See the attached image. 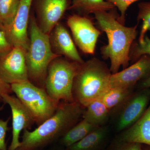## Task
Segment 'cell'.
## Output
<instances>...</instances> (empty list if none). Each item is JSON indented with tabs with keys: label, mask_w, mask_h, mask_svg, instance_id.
<instances>
[{
	"label": "cell",
	"mask_w": 150,
	"mask_h": 150,
	"mask_svg": "<svg viewBox=\"0 0 150 150\" xmlns=\"http://www.w3.org/2000/svg\"><path fill=\"white\" fill-rule=\"evenodd\" d=\"M134 88L115 87L109 89L101 98L111 113H118L123 105L133 94Z\"/></svg>",
	"instance_id": "cell-17"
},
{
	"label": "cell",
	"mask_w": 150,
	"mask_h": 150,
	"mask_svg": "<svg viewBox=\"0 0 150 150\" xmlns=\"http://www.w3.org/2000/svg\"><path fill=\"white\" fill-rule=\"evenodd\" d=\"M142 150H150V146L148 145L142 144Z\"/></svg>",
	"instance_id": "cell-30"
},
{
	"label": "cell",
	"mask_w": 150,
	"mask_h": 150,
	"mask_svg": "<svg viewBox=\"0 0 150 150\" xmlns=\"http://www.w3.org/2000/svg\"><path fill=\"white\" fill-rule=\"evenodd\" d=\"M98 127L82 118L59 140V145L65 149L69 147L82 139Z\"/></svg>",
	"instance_id": "cell-18"
},
{
	"label": "cell",
	"mask_w": 150,
	"mask_h": 150,
	"mask_svg": "<svg viewBox=\"0 0 150 150\" xmlns=\"http://www.w3.org/2000/svg\"><path fill=\"white\" fill-rule=\"evenodd\" d=\"M112 4L105 0H71L70 8L77 10L86 15L97 11H108L114 9Z\"/></svg>",
	"instance_id": "cell-20"
},
{
	"label": "cell",
	"mask_w": 150,
	"mask_h": 150,
	"mask_svg": "<svg viewBox=\"0 0 150 150\" xmlns=\"http://www.w3.org/2000/svg\"><path fill=\"white\" fill-rule=\"evenodd\" d=\"M112 73L105 62L96 58L81 64L73 82L72 93L75 102L85 108L100 99L110 89Z\"/></svg>",
	"instance_id": "cell-3"
},
{
	"label": "cell",
	"mask_w": 150,
	"mask_h": 150,
	"mask_svg": "<svg viewBox=\"0 0 150 150\" xmlns=\"http://www.w3.org/2000/svg\"><path fill=\"white\" fill-rule=\"evenodd\" d=\"M52 150H65V149L60 145V146L59 147L55 148L54 149Z\"/></svg>",
	"instance_id": "cell-32"
},
{
	"label": "cell",
	"mask_w": 150,
	"mask_h": 150,
	"mask_svg": "<svg viewBox=\"0 0 150 150\" xmlns=\"http://www.w3.org/2000/svg\"><path fill=\"white\" fill-rule=\"evenodd\" d=\"M33 0H21L18 10L11 25L5 30L8 40L13 46H20L26 51L29 45L28 28Z\"/></svg>",
	"instance_id": "cell-11"
},
{
	"label": "cell",
	"mask_w": 150,
	"mask_h": 150,
	"mask_svg": "<svg viewBox=\"0 0 150 150\" xmlns=\"http://www.w3.org/2000/svg\"><path fill=\"white\" fill-rule=\"evenodd\" d=\"M140 87L143 89L149 88H150V76L141 81Z\"/></svg>",
	"instance_id": "cell-29"
},
{
	"label": "cell",
	"mask_w": 150,
	"mask_h": 150,
	"mask_svg": "<svg viewBox=\"0 0 150 150\" xmlns=\"http://www.w3.org/2000/svg\"><path fill=\"white\" fill-rule=\"evenodd\" d=\"M13 47L8 40L5 31L0 30V58L8 54Z\"/></svg>",
	"instance_id": "cell-26"
},
{
	"label": "cell",
	"mask_w": 150,
	"mask_h": 150,
	"mask_svg": "<svg viewBox=\"0 0 150 150\" xmlns=\"http://www.w3.org/2000/svg\"><path fill=\"white\" fill-rule=\"evenodd\" d=\"M85 108L77 103L61 101L54 115L33 131H23L16 150H42L59 142L83 118Z\"/></svg>",
	"instance_id": "cell-1"
},
{
	"label": "cell",
	"mask_w": 150,
	"mask_h": 150,
	"mask_svg": "<svg viewBox=\"0 0 150 150\" xmlns=\"http://www.w3.org/2000/svg\"><path fill=\"white\" fill-rule=\"evenodd\" d=\"M105 150H142V144L122 142L115 139Z\"/></svg>",
	"instance_id": "cell-25"
},
{
	"label": "cell",
	"mask_w": 150,
	"mask_h": 150,
	"mask_svg": "<svg viewBox=\"0 0 150 150\" xmlns=\"http://www.w3.org/2000/svg\"><path fill=\"white\" fill-rule=\"evenodd\" d=\"M144 55L150 56V38L147 35L142 42L134 41L130 49L129 61L134 64Z\"/></svg>",
	"instance_id": "cell-23"
},
{
	"label": "cell",
	"mask_w": 150,
	"mask_h": 150,
	"mask_svg": "<svg viewBox=\"0 0 150 150\" xmlns=\"http://www.w3.org/2000/svg\"><path fill=\"white\" fill-rule=\"evenodd\" d=\"M11 85L6 83L0 78V103H3L2 95L4 94H11L12 93Z\"/></svg>",
	"instance_id": "cell-28"
},
{
	"label": "cell",
	"mask_w": 150,
	"mask_h": 150,
	"mask_svg": "<svg viewBox=\"0 0 150 150\" xmlns=\"http://www.w3.org/2000/svg\"><path fill=\"white\" fill-rule=\"evenodd\" d=\"M25 52L20 46H14L0 58V78L6 83H20L29 81L25 61Z\"/></svg>",
	"instance_id": "cell-8"
},
{
	"label": "cell",
	"mask_w": 150,
	"mask_h": 150,
	"mask_svg": "<svg viewBox=\"0 0 150 150\" xmlns=\"http://www.w3.org/2000/svg\"><path fill=\"white\" fill-rule=\"evenodd\" d=\"M112 4L117 7L120 12V15L118 18V21L123 25L126 21V13L129 6L139 0H105Z\"/></svg>",
	"instance_id": "cell-24"
},
{
	"label": "cell",
	"mask_w": 150,
	"mask_h": 150,
	"mask_svg": "<svg viewBox=\"0 0 150 150\" xmlns=\"http://www.w3.org/2000/svg\"><path fill=\"white\" fill-rule=\"evenodd\" d=\"M49 36L51 48L55 54L80 64L85 62L64 25L58 23L49 33Z\"/></svg>",
	"instance_id": "cell-14"
},
{
	"label": "cell",
	"mask_w": 150,
	"mask_h": 150,
	"mask_svg": "<svg viewBox=\"0 0 150 150\" xmlns=\"http://www.w3.org/2000/svg\"><path fill=\"white\" fill-rule=\"evenodd\" d=\"M113 10L93 13L99 28L107 35L108 43L100 48V52L103 59H110L112 74L118 72L121 67L124 69L129 66L130 49L138 35L139 24L126 27L118 21L119 16Z\"/></svg>",
	"instance_id": "cell-2"
},
{
	"label": "cell",
	"mask_w": 150,
	"mask_h": 150,
	"mask_svg": "<svg viewBox=\"0 0 150 150\" xmlns=\"http://www.w3.org/2000/svg\"><path fill=\"white\" fill-rule=\"evenodd\" d=\"M11 86L13 92L27 108L38 126L56 112L58 106L44 88L38 87L30 81Z\"/></svg>",
	"instance_id": "cell-6"
},
{
	"label": "cell",
	"mask_w": 150,
	"mask_h": 150,
	"mask_svg": "<svg viewBox=\"0 0 150 150\" xmlns=\"http://www.w3.org/2000/svg\"><path fill=\"white\" fill-rule=\"evenodd\" d=\"M119 141L150 146V103L144 114L133 125L121 131Z\"/></svg>",
	"instance_id": "cell-15"
},
{
	"label": "cell",
	"mask_w": 150,
	"mask_h": 150,
	"mask_svg": "<svg viewBox=\"0 0 150 150\" xmlns=\"http://www.w3.org/2000/svg\"><path fill=\"white\" fill-rule=\"evenodd\" d=\"M62 56L50 63L44 85L47 93L57 106L61 101L75 102L72 93L73 82L81 64Z\"/></svg>",
	"instance_id": "cell-5"
},
{
	"label": "cell",
	"mask_w": 150,
	"mask_h": 150,
	"mask_svg": "<svg viewBox=\"0 0 150 150\" xmlns=\"http://www.w3.org/2000/svg\"><path fill=\"white\" fill-rule=\"evenodd\" d=\"M108 138L107 128L100 126L82 139L66 148L65 150H105Z\"/></svg>",
	"instance_id": "cell-16"
},
{
	"label": "cell",
	"mask_w": 150,
	"mask_h": 150,
	"mask_svg": "<svg viewBox=\"0 0 150 150\" xmlns=\"http://www.w3.org/2000/svg\"><path fill=\"white\" fill-rule=\"evenodd\" d=\"M150 76V56L144 55L137 62L121 71L112 74L110 88L115 87L134 88L140 81Z\"/></svg>",
	"instance_id": "cell-12"
},
{
	"label": "cell",
	"mask_w": 150,
	"mask_h": 150,
	"mask_svg": "<svg viewBox=\"0 0 150 150\" xmlns=\"http://www.w3.org/2000/svg\"><path fill=\"white\" fill-rule=\"evenodd\" d=\"M20 1L21 0H0V16L5 30L13 21Z\"/></svg>",
	"instance_id": "cell-21"
},
{
	"label": "cell",
	"mask_w": 150,
	"mask_h": 150,
	"mask_svg": "<svg viewBox=\"0 0 150 150\" xmlns=\"http://www.w3.org/2000/svg\"><path fill=\"white\" fill-rule=\"evenodd\" d=\"M9 119L6 121L0 119V150H8L6 143V137L7 132L9 128L8 125Z\"/></svg>",
	"instance_id": "cell-27"
},
{
	"label": "cell",
	"mask_w": 150,
	"mask_h": 150,
	"mask_svg": "<svg viewBox=\"0 0 150 150\" xmlns=\"http://www.w3.org/2000/svg\"><path fill=\"white\" fill-rule=\"evenodd\" d=\"M69 0H37V24L48 34L61 19L68 8Z\"/></svg>",
	"instance_id": "cell-13"
},
{
	"label": "cell",
	"mask_w": 150,
	"mask_h": 150,
	"mask_svg": "<svg viewBox=\"0 0 150 150\" xmlns=\"http://www.w3.org/2000/svg\"><path fill=\"white\" fill-rule=\"evenodd\" d=\"M110 113L101 98L94 100L85 109L83 118L95 126H103L109 119Z\"/></svg>",
	"instance_id": "cell-19"
},
{
	"label": "cell",
	"mask_w": 150,
	"mask_h": 150,
	"mask_svg": "<svg viewBox=\"0 0 150 150\" xmlns=\"http://www.w3.org/2000/svg\"><path fill=\"white\" fill-rule=\"evenodd\" d=\"M150 100L149 88L143 89L137 93H133L117 114V131H124L136 123L147 108Z\"/></svg>",
	"instance_id": "cell-9"
},
{
	"label": "cell",
	"mask_w": 150,
	"mask_h": 150,
	"mask_svg": "<svg viewBox=\"0 0 150 150\" xmlns=\"http://www.w3.org/2000/svg\"><path fill=\"white\" fill-rule=\"evenodd\" d=\"M3 108V106H2V107L0 108V110H2Z\"/></svg>",
	"instance_id": "cell-33"
},
{
	"label": "cell",
	"mask_w": 150,
	"mask_h": 150,
	"mask_svg": "<svg viewBox=\"0 0 150 150\" xmlns=\"http://www.w3.org/2000/svg\"><path fill=\"white\" fill-rule=\"evenodd\" d=\"M138 11L137 16V23L142 21V29L138 42L141 43L144 40L146 33L150 31V2H142L138 4Z\"/></svg>",
	"instance_id": "cell-22"
},
{
	"label": "cell",
	"mask_w": 150,
	"mask_h": 150,
	"mask_svg": "<svg viewBox=\"0 0 150 150\" xmlns=\"http://www.w3.org/2000/svg\"><path fill=\"white\" fill-rule=\"evenodd\" d=\"M28 30L29 45L25 52V61L29 81L38 87L44 88L48 66L61 56L53 52L49 35L40 29L34 16L29 18Z\"/></svg>",
	"instance_id": "cell-4"
},
{
	"label": "cell",
	"mask_w": 150,
	"mask_h": 150,
	"mask_svg": "<svg viewBox=\"0 0 150 150\" xmlns=\"http://www.w3.org/2000/svg\"><path fill=\"white\" fill-rule=\"evenodd\" d=\"M3 103L9 105L12 114V138L8 150H16L20 145L22 131L31 129L35 123L32 115L17 97L8 94L2 95Z\"/></svg>",
	"instance_id": "cell-10"
},
{
	"label": "cell",
	"mask_w": 150,
	"mask_h": 150,
	"mask_svg": "<svg viewBox=\"0 0 150 150\" xmlns=\"http://www.w3.org/2000/svg\"><path fill=\"white\" fill-rule=\"evenodd\" d=\"M0 30H5L4 27V25L3 24L1 18V16H0Z\"/></svg>",
	"instance_id": "cell-31"
},
{
	"label": "cell",
	"mask_w": 150,
	"mask_h": 150,
	"mask_svg": "<svg viewBox=\"0 0 150 150\" xmlns=\"http://www.w3.org/2000/svg\"><path fill=\"white\" fill-rule=\"evenodd\" d=\"M67 24L76 45L85 54L93 55L100 31L94 26L90 18L79 15L70 16Z\"/></svg>",
	"instance_id": "cell-7"
}]
</instances>
